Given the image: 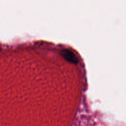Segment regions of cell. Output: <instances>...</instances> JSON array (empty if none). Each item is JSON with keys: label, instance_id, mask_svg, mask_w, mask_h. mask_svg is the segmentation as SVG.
I'll return each mask as SVG.
<instances>
[{"label": "cell", "instance_id": "6da1fadb", "mask_svg": "<svg viewBox=\"0 0 126 126\" xmlns=\"http://www.w3.org/2000/svg\"><path fill=\"white\" fill-rule=\"evenodd\" d=\"M62 55L66 60H67L70 62L73 63H77L78 62V59L76 55L70 49H63L62 50Z\"/></svg>", "mask_w": 126, "mask_h": 126}]
</instances>
